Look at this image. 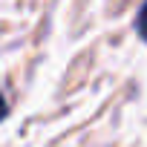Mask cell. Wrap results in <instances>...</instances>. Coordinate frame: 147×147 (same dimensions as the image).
<instances>
[{"label": "cell", "instance_id": "1", "mask_svg": "<svg viewBox=\"0 0 147 147\" xmlns=\"http://www.w3.org/2000/svg\"><path fill=\"white\" fill-rule=\"evenodd\" d=\"M136 29H138V35H141V40L147 43V0H144V6H141V12H138V18H136Z\"/></svg>", "mask_w": 147, "mask_h": 147}, {"label": "cell", "instance_id": "2", "mask_svg": "<svg viewBox=\"0 0 147 147\" xmlns=\"http://www.w3.org/2000/svg\"><path fill=\"white\" fill-rule=\"evenodd\" d=\"M9 115V104H6V98H3V92H0V121H3Z\"/></svg>", "mask_w": 147, "mask_h": 147}]
</instances>
